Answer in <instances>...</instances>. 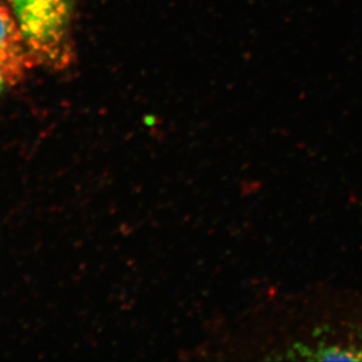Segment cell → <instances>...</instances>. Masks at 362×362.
Wrapping results in <instances>:
<instances>
[{
    "label": "cell",
    "instance_id": "obj_2",
    "mask_svg": "<svg viewBox=\"0 0 362 362\" xmlns=\"http://www.w3.org/2000/svg\"><path fill=\"white\" fill-rule=\"evenodd\" d=\"M35 65L13 12L0 4V69L8 85H16Z\"/></svg>",
    "mask_w": 362,
    "mask_h": 362
},
{
    "label": "cell",
    "instance_id": "obj_1",
    "mask_svg": "<svg viewBox=\"0 0 362 362\" xmlns=\"http://www.w3.org/2000/svg\"><path fill=\"white\" fill-rule=\"evenodd\" d=\"M11 5L35 64L67 67L74 55L71 0H11Z\"/></svg>",
    "mask_w": 362,
    "mask_h": 362
},
{
    "label": "cell",
    "instance_id": "obj_3",
    "mask_svg": "<svg viewBox=\"0 0 362 362\" xmlns=\"http://www.w3.org/2000/svg\"><path fill=\"white\" fill-rule=\"evenodd\" d=\"M8 85V82H7L6 78H5V74H4L3 71L0 69V93L3 92L4 89L6 88Z\"/></svg>",
    "mask_w": 362,
    "mask_h": 362
}]
</instances>
